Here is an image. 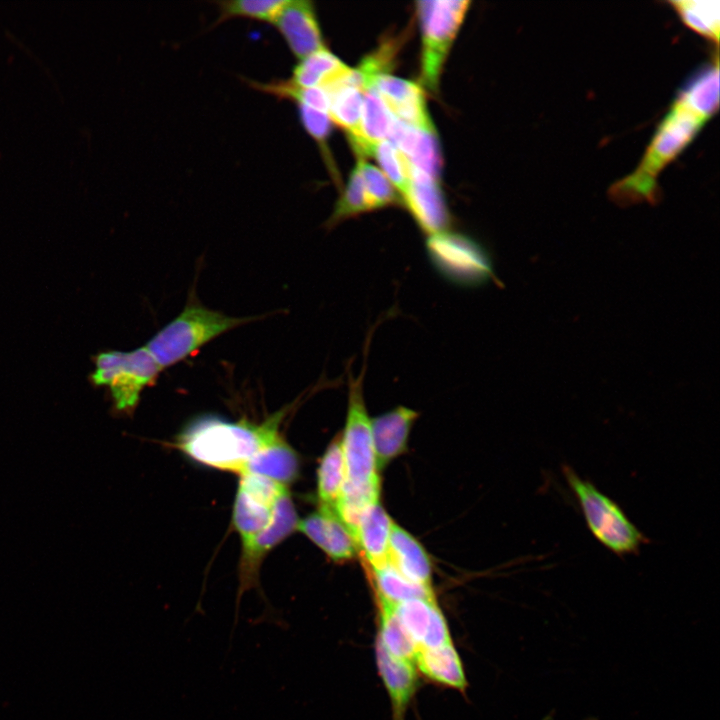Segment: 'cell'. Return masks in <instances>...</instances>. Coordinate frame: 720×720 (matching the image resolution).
I'll use <instances>...</instances> for the list:
<instances>
[{"label":"cell","mask_w":720,"mask_h":720,"mask_svg":"<svg viewBox=\"0 0 720 720\" xmlns=\"http://www.w3.org/2000/svg\"><path fill=\"white\" fill-rule=\"evenodd\" d=\"M372 155L376 158L380 170L402 195L411 179L410 165L405 156L389 140H383L375 145Z\"/></svg>","instance_id":"33"},{"label":"cell","mask_w":720,"mask_h":720,"mask_svg":"<svg viewBox=\"0 0 720 720\" xmlns=\"http://www.w3.org/2000/svg\"><path fill=\"white\" fill-rule=\"evenodd\" d=\"M426 251L438 273L455 285L477 287L495 279L486 248L465 234L448 229L427 236Z\"/></svg>","instance_id":"6"},{"label":"cell","mask_w":720,"mask_h":720,"mask_svg":"<svg viewBox=\"0 0 720 720\" xmlns=\"http://www.w3.org/2000/svg\"><path fill=\"white\" fill-rule=\"evenodd\" d=\"M95 363L93 382L109 387L115 406L121 411L134 409L141 392L162 370L145 346L129 352L101 353Z\"/></svg>","instance_id":"8"},{"label":"cell","mask_w":720,"mask_h":720,"mask_svg":"<svg viewBox=\"0 0 720 720\" xmlns=\"http://www.w3.org/2000/svg\"><path fill=\"white\" fill-rule=\"evenodd\" d=\"M670 4L686 26L703 37L718 43V1L685 0L672 1Z\"/></svg>","instance_id":"29"},{"label":"cell","mask_w":720,"mask_h":720,"mask_svg":"<svg viewBox=\"0 0 720 720\" xmlns=\"http://www.w3.org/2000/svg\"><path fill=\"white\" fill-rule=\"evenodd\" d=\"M394 119L376 89L372 86L365 88L360 124L359 158L372 155L375 145L388 139Z\"/></svg>","instance_id":"24"},{"label":"cell","mask_w":720,"mask_h":720,"mask_svg":"<svg viewBox=\"0 0 720 720\" xmlns=\"http://www.w3.org/2000/svg\"><path fill=\"white\" fill-rule=\"evenodd\" d=\"M297 529L336 562L350 560L358 551L349 530L332 508L320 506L299 520Z\"/></svg>","instance_id":"14"},{"label":"cell","mask_w":720,"mask_h":720,"mask_svg":"<svg viewBox=\"0 0 720 720\" xmlns=\"http://www.w3.org/2000/svg\"><path fill=\"white\" fill-rule=\"evenodd\" d=\"M286 1L284 0H232L217 2L220 24L232 18H247L256 21H275Z\"/></svg>","instance_id":"31"},{"label":"cell","mask_w":720,"mask_h":720,"mask_svg":"<svg viewBox=\"0 0 720 720\" xmlns=\"http://www.w3.org/2000/svg\"><path fill=\"white\" fill-rule=\"evenodd\" d=\"M365 367L354 377L348 373V409L342 452L345 463V482L354 485L380 484L376 464L371 420L368 417L363 395Z\"/></svg>","instance_id":"7"},{"label":"cell","mask_w":720,"mask_h":720,"mask_svg":"<svg viewBox=\"0 0 720 720\" xmlns=\"http://www.w3.org/2000/svg\"><path fill=\"white\" fill-rule=\"evenodd\" d=\"M297 107L304 129L320 145L322 152L328 156L326 143L332 124L328 113L303 105H298Z\"/></svg>","instance_id":"35"},{"label":"cell","mask_w":720,"mask_h":720,"mask_svg":"<svg viewBox=\"0 0 720 720\" xmlns=\"http://www.w3.org/2000/svg\"><path fill=\"white\" fill-rule=\"evenodd\" d=\"M370 211L372 209L365 192L359 166L356 163L343 193L336 201L333 212L327 221V226H334L345 219Z\"/></svg>","instance_id":"30"},{"label":"cell","mask_w":720,"mask_h":720,"mask_svg":"<svg viewBox=\"0 0 720 720\" xmlns=\"http://www.w3.org/2000/svg\"><path fill=\"white\" fill-rule=\"evenodd\" d=\"M562 473L592 536L620 558L638 554L649 539L622 507L569 465L562 466Z\"/></svg>","instance_id":"3"},{"label":"cell","mask_w":720,"mask_h":720,"mask_svg":"<svg viewBox=\"0 0 720 720\" xmlns=\"http://www.w3.org/2000/svg\"><path fill=\"white\" fill-rule=\"evenodd\" d=\"M283 416L281 410L259 424L205 416L185 428L177 446L201 464L240 475L257 451L280 434Z\"/></svg>","instance_id":"2"},{"label":"cell","mask_w":720,"mask_h":720,"mask_svg":"<svg viewBox=\"0 0 720 720\" xmlns=\"http://www.w3.org/2000/svg\"><path fill=\"white\" fill-rule=\"evenodd\" d=\"M389 563L405 578L431 587V563L422 545L393 523L389 540Z\"/></svg>","instance_id":"20"},{"label":"cell","mask_w":720,"mask_h":720,"mask_svg":"<svg viewBox=\"0 0 720 720\" xmlns=\"http://www.w3.org/2000/svg\"><path fill=\"white\" fill-rule=\"evenodd\" d=\"M370 570L376 595L394 604L412 599L435 600L431 587L410 581L389 562L380 568Z\"/></svg>","instance_id":"27"},{"label":"cell","mask_w":720,"mask_h":720,"mask_svg":"<svg viewBox=\"0 0 720 720\" xmlns=\"http://www.w3.org/2000/svg\"><path fill=\"white\" fill-rule=\"evenodd\" d=\"M470 5L469 1H418L422 36L421 79L436 91L449 49Z\"/></svg>","instance_id":"5"},{"label":"cell","mask_w":720,"mask_h":720,"mask_svg":"<svg viewBox=\"0 0 720 720\" xmlns=\"http://www.w3.org/2000/svg\"><path fill=\"white\" fill-rule=\"evenodd\" d=\"M435 606V600L426 599H412L394 604L400 623L418 647L428 631Z\"/></svg>","instance_id":"32"},{"label":"cell","mask_w":720,"mask_h":720,"mask_svg":"<svg viewBox=\"0 0 720 720\" xmlns=\"http://www.w3.org/2000/svg\"><path fill=\"white\" fill-rule=\"evenodd\" d=\"M323 89L329 96L328 115L331 122L345 130L359 154L363 90L356 85L354 68L350 75Z\"/></svg>","instance_id":"17"},{"label":"cell","mask_w":720,"mask_h":720,"mask_svg":"<svg viewBox=\"0 0 720 720\" xmlns=\"http://www.w3.org/2000/svg\"><path fill=\"white\" fill-rule=\"evenodd\" d=\"M415 663L428 678L448 687L465 688L462 662L452 643L437 648H418Z\"/></svg>","instance_id":"23"},{"label":"cell","mask_w":720,"mask_h":720,"mask_svg":"<svg viewBox=\"0 0 720 720\" xmlns=\"http://www.w3.org/2000/svg\"><path fill=\"white\" fill-rule=\"evenodd\" d=\"M379 609V633L377 640L393 657L415 662L418 646L400 623L394 603L376 595Z\"/></svg>","instance_id":"25"},{"label":"cell","mask_w":720,"mask_h":720,"mask_svg":"<svg viewBox=\"0 0 720 720\" xmlns=\"http://www.w3.org/2000/svg\"><path fill=\"white\" fill-rule=\"evenodd\" d=\"M243 473L260 475L288 487L298 476L299 459L295 450L278 434L257 451Z\"/></svg>","instance_id":"19"},{"label":"cell","mask_w":720,"mask_h":720,"mask_svg":"<svg viewBox=\"0 0 720 720\" xmlns=\"http://www.w3.org/2000/svg\"><path fill=\"white\" fill-rule=\"evenodd\" d=\"M351 71V67L323 47L299 60L289 80L303 88H326Z\"/></svg>","instance_id":"22"},{"label":"cell","mask_w":720,"mask_h":720,"mask_svg":"<svg viewBox=\"0 0 720 720\" xmlns=\"http://www.w3.org/2000/svg\"><path fill=\"white\" fill-rule=\"evenodd\" d=\"M375 651L379 673L391 699L394 719L403 720L405 709L416 689L414 663L393 657L378 640Z\"/></svg>","instance_id":"21"},{"label":"cell","mask_w":720,"mask_h":720,"mask_svg":"<svg viewBox=\"0 0 720 720\" xmlns=\"http://www.w3.org/2000/svg\"><path fill=\"white\" fill-rule=\"evenodd\" d=\"M273 25L299 60L325 47L315 8L310 1H286Z\"/></svg>","instance_id":"13"},{"label":"cell","mask_w":720,"mask_h":720,"mask_svg":"<svg viewBox=\"0 0 720 720\" xmlns=\"http://www.w3.org/2000/svg\"><path fill=\"white\" fill-rule=\"evenodd\" d=\"M417 415L418 413L410 408L398 406L371 420L378 469H382L406 450L409 432Z\"/></svg>","instance_id":"16"},{"label":"cell","mask_w":720,"mask_h":720,"mask_svg":"<svg viewBox=\"0 0 720 720\" xmlns=\"http://www.w3.org/2000/svg\"><path fill=\"white\" fill-rule=\"evenodd\" d=\"M255 317H232L195 302L159 330L146 349L163 369L180 362L219 335Z\"/></svg>","instance_id":"4"},{"label":"cell","mask_w":720,"mask_h":720,"mask_svg":"<svg viewBox=\"0 0 720 720\" xmlns=\"http://www.w3.org/2000/svg\"><path fill=\"white\" fill-rule=\"evenodd\" d=\"M247 83L252 88L272 95L279 100H289L297 106L303 105L328 113L329 96L321 87L303 88L289 79L272 80L266 83L249 80Z\"/></svg>","instance_id":"28"},{"label":"cell","mask_w":720,"mask_h":720,"mask_svg":"<svg viewBox=\"0 0 720 720\" xmlns=\"http://www.w3.org/2000/svg\"><path fill=\"white\" fill-rule=\"evenodd\" d=\"M298 522L299 519L293 500L289 491H286L278 500L269 524L248 544L242 546L237 606L233 629L229 638V649H231V641L238 623L239 603L243 593L258 587L260 563L274 547L297 529Z\"/></svg>","instance_id":"9"},{"label":"cell","mask_w":720,"mask_h":720,"mask_svg":"<svg viewBox=\"0 0 720 720\" xmlns=\"http://www.w3.org/2000/svg\"><path fill=\"white\" fill-rule=\"evenodd\" d=\"M346 480L341 438L337 437L321 458L317 474L320 506L335 510Z\"/></svg>","instance_id":"26"},{"label":"cell","mask_w":720,"mask_h":720,"mask_svg":"<svg viewBox=\"0 0 720 720\" xmlns=\"http://www.w3.org/2000/svg\"><path fill=\"white\" fill-rule=\"evenodd\" d=\"M357 164L372 211L398 202L394 186L378 167L366 162L364 158H359Z\"/></svg>","instance_id":"34"},{"label":"cell","mask_w":720,"mask_h":720,"mask_svg":"<svg viewBox=\"0 0 720 720\" xmlns=\"http://www.w3.org/2000/svg\"><path fill=\"white\" fill-rule=\"evenodd\" d=\"M451 643L447 622L437 605L433 610L428 631L418 648H437Z\"/></svg>","instance_id":"36"},{"label":"cell","mask_w":720,"mask_h":720,"mask_svg":"<svg viewBox=\"0 0 720 720\" xmlns=\"http://www.w3.org/2000/svg\"><path fill=\"white\" fill-rule=\"evenodd\" d=\"M369 86L376 89L394 118L417 128L435 130L424 91L418 84L383 73L375 76L365 88Z\"/></svg>","instance_id":"12"},{"label":"cell","mask_w":720,"mask_h":720,"mask_svg":"<svg viewBox=\"0 0 720 720\" xmlns=\"http://www.w3.org/2000/svg\"><path fill=\"white\" fill-rule=\"evenodd\" d=\"M710 116L678 93L669 111L656 128L636 169L614 184L609 195L621 206L659 200L658 177L704 127Z\"/></svg>","instance_id":"1"},{"label":"cell","mask_w":720,"mask_h":720,"mask_svg":"<svg viewBox=\"0 0 720 720\" xmlns=\"http://www.w3.org/2000/svg\"><path fill=\"white\" fill-rule=\"evenodd\" d=\"M410 175L402 199L417 225L427 236L448 230L450 214L437 179L411 166Z\"/></svg>","instance_id":"11"},{"label":"cell","mask_w":720,"mask_h":720,"mask_svg":"<svg viewBox=\"0 0 720 720\" xmlns=\"http://www.w3.org/2000/svg\"><path fill=\"white\" fill-rule=\"evenodd\" d=\"M392 524L379 501L367 507L360 517L355 543L370 569L380 568L389 562Z\"/></svg>","instance_id":"18"},{"label":"cell","mask_w":720,"mask_h":720,"mask_svg":"<svg viewBox=\"0 0 720 720\" xmlns=\"http://www.w3.org/2000/svg\"><path fill=\"white\" fill-rule=\"evenodd\" d=\"M387 140L398 148L412 168L438 179L441 157L435 130L417 128L395 118Z\"/></svg>","instance_id":"15"},{"label":"cell","mask_w":720,"mask_h":720,"mask_svg":"<svg viewBox=\"0 0 720 720\" xmlns=\"http://www.w3.org/2000/svg\"><path fill=\"white\" fill-rule=\"evenodd\" d=\"M288 487L266 477L243 473L233 507V524L248 544L270 522L274 508Z\"/></svg>","instance_id":"10"}]
</instances>
